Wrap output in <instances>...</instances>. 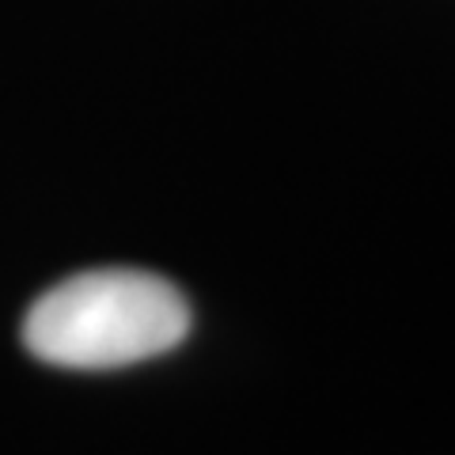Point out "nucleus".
<instances>
[{
	"instance_id": "nucleus-1",
	"label": "nucleus",
	"mask_w": 455,
	"mask_h": 455,
	"mask_svg": "<svg viewBox=\"0 0 455 455\" xmlns=\"http://www.w3.org/2000/svg\"><path fill=\"white\" fill-rule=\"evenodd\" d=\"M190 334V304L145 269H88L42 292L23 319V346L53 368L107 372L164 357Z\"/></svg>"
}]
</instances>
